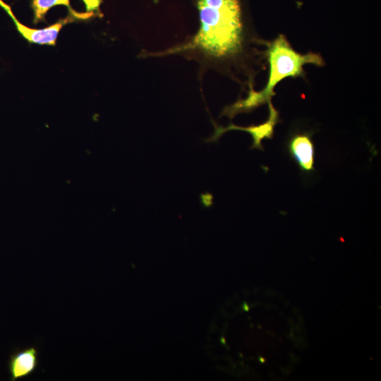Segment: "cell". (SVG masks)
Listing matches in <instances>:
<instances>
[{
    "label": "cell",
    "instance_id": "obj_1",
    "mask_svg": "<svg viewBox=\"0 0 381 381\" xmlns=\"http://www.w3.org/2000/svg\"><path fill=\"white\" fill-rule=\"evenodd\" d=\"M200 27L187 43L155 55L198 50L219 60L235 59L243 52L245 30L239 0H196Z\"/></svg>",
    "mask_w": 381,
    "mask_h": 381
},
{
    "label": "cell",
    "instance_id": "obj_2",
    "mask_svg": "<svg viewBox=\"0 0 381 381\" xmlns=\"http://www.w3.org/2000/svg\"><path fill=\"white\" fill-rule=\"evenodd\" d=\"M264 57L269 66L267 84L260 91H255L249 86L246 98L238 99L224 107L221 116L233 119L236 114L250 112L259 107L272 102L276 95L274 89L286 78L306 76L303 66L313 64L322 67L325 62L322 56L314 52L302 54L297 52L291 45L285 35L280 34L272 41H265Z\"/></svg>",
    "mask_w": 381,
    "mask_h": 381
},
{
    "label": "cell",
    "instance_id": "obj_3",
    "mask_svg": "<svg viewBox=\"0 0 381 381\" xmlns=\"http://www.w3.org/2000/svg\"><path fill=\"white\" fill-rule=\"evenodd\" d=\"M268 104L269 109V117L268 119L259 125H251L250 126L243 127L236 126L233 123H230L226 127L215 126L214 134L212 137L207 139L206 142H215L217 141L225 132L229 131L237 130L243 131L249 133L253 138V144L250 149H259L264 150L262 145V140L264 138L272 139L274 135V127L277 123L280 121L279 112L274 107L272 102Z\"/></svg>",
    "mask_w": 381,
    "mask_h": 381
},
{
    "label": "cell",
    "instance_id": "obj_4",
    "mask_svg": "<svg viewBox=\"0 0 381 381\" xmlns=\"http://www.w3.org/2000/svg\"><path fill=\"white\" fill-rule=\"evenodd\" d=\"M310 131L294 133L289 138L286 148L289 156L297 164L301 172L315 171V145Z\"/></svg>",
    "mask_w": 381,
    "mask_h": 381
},
{
    "label": "cell",
    "instance_id": "obj_5",
    "mask_svg": "<svg viewBox=\"0 0 381 381\" xmlns=\"http://www.w3.org/2000/svg\"><path fill=\"white\" fill-rule=\"evenodd\" d=\"M8 13L12 17L18 30L24 38L31 43L41 45H55L61 28L77 18L71 14L47 28L35 29L27 27L18 22L11 11H9Z\"/></svg>",
    "mask_w": 381,
    "mask_h": 381
},
{
    "label": "cell",
    "instance_id": "obj_6",
    "mask_svg": "<svg viewBox=\"0 0 381 381\" xmlns=\"http://www.w3.org/2000/svg\"><path fill=\"white\" fill-rule=\"evenodd\" d=\"M38 351L30 346L13 353L9 361L8 368L12 380L26 377L32 374L38 366Z\"/></svg>",
    "mask_w": 381,
    "mask_h": 381
},
{
    "label": "cell",
    "instance_id": "obj_7",
    "mask_svg": "<svg viewBox=\"0 0 381 381\" xmlns=\"http://www.w3.org/2000/svg\"><path fill=\"white\" fill-rule=\"evenodd\" d=\"M70 0H32V8L35 23L43 20L47 11L53 6L64 5L69 8Z\"/></svg>",
    "mask_w": 381,
    "mask_h": 381
}]
</instances>
